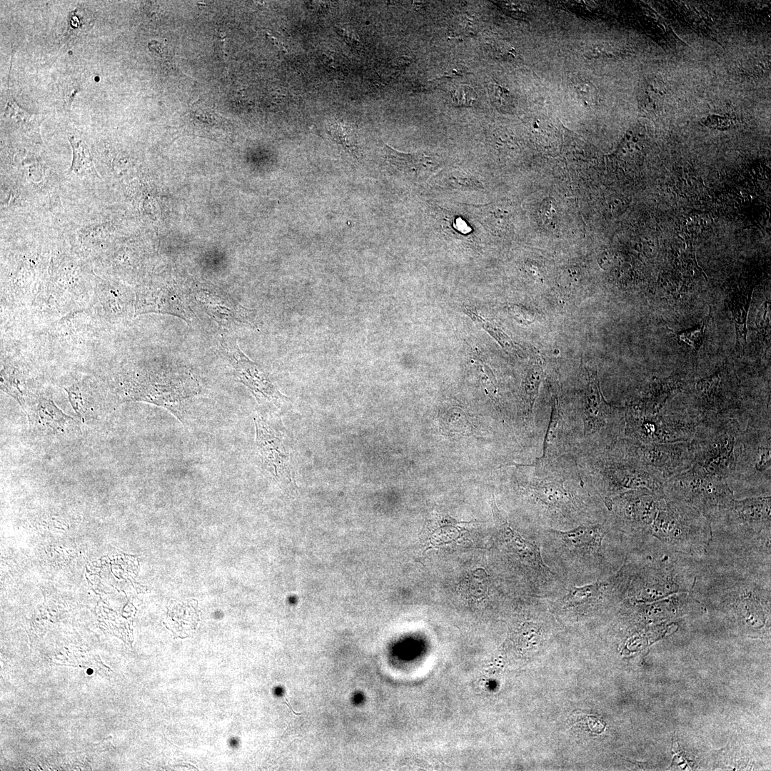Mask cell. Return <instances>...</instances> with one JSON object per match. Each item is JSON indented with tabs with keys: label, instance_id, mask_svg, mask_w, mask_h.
<instances>
[{
	"label": "cell",
	"instance_id": "1",
	"mask_svg": "<svg viewBox=\"0 0 771 771\" xmlns=\"http://www.w3.org/2000/svg\"><path fill=\"white\" fill-rule=\"evenodd\" d=\"M757 431L742 428L732 415L702 420L690 441L693 454L690 468L707 475L747 478L757 443Z\"/></svg>",
	"mask_w": 771,
	"mask_h": 771
},
{
	"label": "cell",
	"instance_id": "2",
	"mask_svg": "<svg viewBox=\"0 0 771 771\" xmlns=\"http://www.w3.org/2000/svg\"><path fill=\"white\" fill-rule=\"evenodd\" d=\"M116 393L121 402L143 401L166 408L183 422V404L200 392L193 374L183 368L132 366L119 374Z\"/></svg>",
	"mask_w": 771,
	"mask_h": 771
},
{
	"label": "cell",
	"instance_id": "3",
	"mask_svg": "<svg viewBox=\"0 0 771 771\" xmlns=\"http://www.w3.org/2000/svg\"><path fill=\"white\" fill-rule=\"evenodd\" d=\"M650 534L671 550L687 555L705 553L712 540L711 522L697 509L665 497Z\"/></svg>",
	"mask_w": 771,
	"mask_h": 771
},
{
	"label": "cell",
	"instance_id": "4",
	"mask_svg": "<svg viewBox=\"0 0 771 771\" xmlns=\"http://www.w3.org/2000/svg\"><path fill=\"white\" fill-rule=\"evenodd\" d=\"M663 490L666 498L697 509L711 523L734 499L726 479L702 474L692 468L667 479Z\"/></svg>",
	"mask_w": 771,
	"mask_h": 771
},
{
	"label": "cell",
	"instance_id": "5",
	"mask_svg": "<svg viewBox=\"0 0 771 771\" xmlns=\"http://www.w3.org/2000/svg\"><path fill=\"white\" fill-rule=\"evenodd\" d=\"M770 496L733 499L713 521L722 520L740 544L770 538ZM712 521V522H713Z\"/></svg>",
	"mask_w": 771,
	"mask_h": 771
},
{
	"label": "cell",
	"instance_id": "6",
	"mask_svg": "<svg viewBox=\"0 0 771 771\" xmlns=\"http://www.w3.org/2000/svg\"><path fill=\"white\" fill-rule=\"evenodd\" d=\"M690 577L682 572L675 560L664 556L645 570L630 597L637 602H654L675 594L689 593L695 582Z\"/></svg>",
	"mask_w": 771,
	"mask_h": 771
},
{
	"label": "cell",
	"instance_id": "7",
	"mask_svg": "<svg viewBox=\"0 0 771 771\" xmlns=\"http://www.w3.org/2000/svg\"><path fill=\"white\" fill-rule=\"evenodd\" d=\"M256 445L262 466L278 483L294 485L292 465L285 436L278 425L266 416L254 417Z\"/></svg>",
	"mask_w": 771,
	"mask_h": 771
},
{
	"label": "cell",
	"instance_id": "8",
	"mask_svg": "<svg viewBox=\"0 0 771 771\" xmlns=\"http://www.w3.org/2000/svg\"><path fill=\"white\" fill-rule=\"evenodd\" d=\"M633 422V432L640 443H667L690 441L700 419L692 414L641 413Z\"/></svg>",
	"mask_w": 771,
	"mask_h": 771
},
{
	"label": "cell",
	"instance_id": "9",
	"mask_svg": "<svg viewBox=\"0 0 771 771\" xmlns=\"http://www.w3.org/2000/svg\"><path fill=\"white\" fill-rule=\"evenodd\" d=\"M640 460L645 468L663 483L692 467L693 454L690 441L640 443Z\"/></svg>",
	"mask_w": 771,
	"mask_h": 771
},
{
	"label": "cell",
	"instance_id": "10",
	"mask_svg": "<svg viewBox=\"0 0 771 771\" xmlns=\"http://www.w3.org/2000/svg\"><path fill=\"white\" fill-rule=\"evenodd\" d=\"M223 347L233 366L237 380L245 385L258 403H271L279 406L286 397L274 386L261 368L239 348L236 341L225 342Z\"/></svg>",
	"mask_w": 771,
	"mask_h": 771
},
{
	"label": "cell",
	"instance_id": "11",
	"mask_svg": "<svg viewBox=\"0 0 771 771\" xmlns=\"http://www.w3.org/2000/svg\"><path fill=\"white\" fill-rule=\"evenodd\" d=\"M148 313L173 315L187 323L194 317L190 295L170 286L145 288L135 295L134 316Z\"/></svg>",
	"mask_w": 771,
	"mask_h": 771
},
{
	"label": "cell",
	"instance_id": "12",
	"mask_svg": "<svg viewBox=\"0 0 771 771\" xmlns=\"http://www.w3.org/2000/svg\"><path fill=\"white\" fill-rule=\"evenodd\" d=\"M665 497L647 489L628 491L620 496V515L628 525L650 534Z\"/></svg>",
	"mask_w": 771,
	"mask_h": 771
},
{
	"label": "cell",
	"instance_id": "13",
	"mask_svg": "<svg viewBox=\"0 0 771 771\" xmlns=\"http://www.w3.org/2000/svg\"><path fill=\"white\" fill-rule=\"evenodd\" d=\"M383 151L385 158L391 167L416 182L428 179L438 164L433 156L424 153H403L386 144Z\"/></svg>",
	"mask_w": 771,
	"mask_h": 771
},
{
	"label": "cell",
	"instance_id": "14",
	"mask_svg": "<svg viewBox=\"0 0 771 771\" xmlns=\"http://www.w3.org/2000/svg\"><path fill=\"white\" fill-rule=\"evenodd\" d=\"M206 311L217 322L225 326L247 322L248 310L236 303L230 296L216 291L204 290L195 295Z\"/></svg>",
	"mask_w": 771,
	"mask_h": 771
},
{
	"label": "cell",
	"instance_id": "15",
	"mask_svg": "<svg viewBox=\"0 0 771 771\" xmlns=\"http://www.w3.org/2000/svg\"><path fill=\"white\" fill-rule=\"evenodd\" d=\"M31 421L41 430L64 435L74 425V420L64 413L49 398L36 395L31 401Z\"/></svg>",
	"mask_w": 771,
	"mask_h": 771
},
{
	"label": "cell",
	"instance_id": "16",
	"mask_svg": "<svg viewBox=\"0 0 771 771\" xmlns=\"http://www.w3.org/2000/svg\"><path fill=\"white\" fill-rule=\"evenodd\" d=\"M493 513L495 521L500 526L503 539L509 548L524 561L530 564L537 570L551 573L550 568L543 562L540 548L533 542L525 540L520 534L512 529L503 519L495 501L493 503Z\"/></svg>",
	"mask_w": 771,
	"mask_h": 771
},
{
	"label": "cell",
	"instance_id": "17",
	"mask_svg": "<svg viewBox=\"0 0 771 771\" xmlns=\"http://www.w3.org/2000/svg\"><path fill=\"white\" fill-rule=\"evenodd\" d=\"M586 399L584 417L585 433L598 430L609 418H613L610 416L613 414L610 408L603 398L596 374H589Z\"/></svg>",
	"mask_w": 771,
	"mask_h": 771
},
{
	"label": "cell",
	"instance_id": "18",
	"mask_svg": "<svg viewBox=\"0 0 771 771\" xmlns=\"http://www.w3.org/2000/svg\"><path fill=\"white\" fill-rule=\"evenodd\" d=\"M76 415L84 421L94 418L99 408V391L91 382L79 381L64 387Z\"/></svg>",
	"mask_w": 771,
	"mask_h": 771
},
{
	"label": "cell",
	"instance_id": "19",
	"mask_svg": "<svg viewBox=\"0 0 771 771\" xmlns=\"http://www.w3.org/2000/svg\"><path fill=\"white\" fill-rule=\"evenodd\" d=\"M573 550L581 552L598 551L605 531L601 525H580L566 531H554Z\"/></svg>",
	"mask_w": 771,
	"mask_h": 771
},
{
	"label": "cell",
	"instance_id": "20",
	"mask_svg": "<svg viewBox=\"0 0 771 771\" xmlns=\"http://www.w3.org/2000/svg\"><path fill=\"white\" fill-rule=\"evenodd\" d=\"M98 298L105 316L117 321L134 313L135 298L121 289L104 286L100 288Z\"/></svg>",
	"mask_w": 771,
	"mask_h": 771
},
{
	"label": "cell",
	"instance_id": "21",
	"mask_svg": "<svg viewBox=\"0 0 771 771\" xmlns=\"http://www.w3.org/2000/svg\"><path fill=\"white\" fill-rule=\"evenodd\" d=\"M427 521L425 528L423 530V541L428 548L442 546L458 540L462 533L460 525L450 517L445 515L442 518H433Z\"/></svg>",
	"mask_w": 771,
	"mask_h": 771
},
{
	"label": "cell",
	"instance_id": "22",
	"mask_svg": "<svg viewBox=\"0 0 771 771\" xmlns=\"http://www.w3.org/2000/svg\"><path fill=\"white\" fill-rule=\"evenodd\" d=\"M1 388L12 396L22 407L34 398L28 393L24 375L14 366L1 363Z\"/></svg>",
	"mask_w": 771,
	"mask_h": 771
},
{
	"label": "cell",
	"instance_id": "23",
	"mask_svg": "<svg viewBox=\"0 0 771 771\" xmlns=\"http://www.w3.org/2000/svg\"><path fill=\"white\" fill-rule=\"evenodd\" d=\"M69 139L73 150L69 171L82 176H98L89 149L84 141L74 136H70Z\"/></svg>",
	"mask_w": 771,
	"mask_h": 771
},
{
	"label": "cell",
	"instance_id": "24",
	"mask_svg": "<svg viewBox=\"0 0 771 771\" xmlns=\"http://www.w3.org/2000/svg\"><path fill=\"white\" fill-rule=\"evenodd\" d=\"M537 499L548 507L561 508L571 501L560 482H545L533 488Z\"/></svg>",
	"mask_w": 771,
	"mask_h": 771
},
{
	"label": "cell",
	"instance_id": "25",
	"mask_svg": "<svg viewBox=\"0 0 771 771\" xmlns=\"http://www.w3.org/2000/svg\"><path fill=\"white\" fill-rule=\"evenodd\" d=\"M333 138L352 154L358 153L357 128L353 124L336 121L328 127Z\"/></svg>",
	"mask_w": 771,
	"mask_h": 771
},
{
	"label": "cell",
	"instance_id": "26",
	"mask_svg": "<svg viewBox=\"0 0 771 771\" xmlns=\"http://www.w3.org/2000/svg\"><path fill=\"white\" fill-rule=\"evenodd\" d=\"M607 583L596 582L580 587H572L565 596V602L570 604H580L600 597L606 590Z\"/></svg>",
	"mask_w": 771,
	"mask_h": 771
},
{
	"label": "cell",
	"instance_id": "27",
	"mask_svg": "<svg viewBox=\"0 0 771 771\" xmlns=\"http://www.w3.org/2000/svg\"><path fill=\"white\" fill-rule=\"evenodd\" d=\"M560 421L561 418L558 412V401L557 399H555L552 406L550 422L544 439L543 453L542 456L538 460L537 463L543 462L550 455V450L553 449V445L555 444L558 440L561 425Z\"/></svg>",
	"mask_w": 771,
	"mask_h": 771
},
{
	"label": "cell",
	"instance_id": "28",
	"mask_svg": "<svg viewBox=\"0 0 771 771\" xmlns=\"http://www.w3.org/2000/svg\"><path fill=\"white\" fill-rule=\"evenodd\" d=\"M706 324L707 320H705L700 325L677 333L678 341L698 351L704 340Z\"/></svg>",
	"mask_w": 771,
	"mask_h": 771
},
{
	"label": "cell",
	"instance_id": "29",
	"mask_svg": "<svg viewBox=\"0 0 771 771\" xmlns=\"http://www.w3.org/2000/svg\"><path fill=\"white\" fill-rule=\"evenodd\" d=\"M466 593L475 595L476 598L485 597L488 589L487 574L482 569H478L465 583Z\"/></svg>",
	"mask_w": 771,
	"mask_h": 771
},
{
	"label": "cell",
	"instance_id": "30",
	"mask_svg": "<svg viewBox=\"0 0 771 771\" xmlns=\"http://www.w3.org/2000/svg\"><path fill=\"white\" fill-rule=\"evenodd\" d=\"M543 369L536 364L533 365L528 371L525 382V390L528 395L530 408L533 406L536 399L538 388L542 379Z\"/></svg>",
	"mask_w": 771,
	"mask_h": 771
},
{
	"label": "cell",
	"instance_id": "31",
	"mask_svg": "<svg viewBox=\"0 0 771 771\" xmlns=\"http://www.w3.org/2000/svg\"><path fill=\"white\" fill-rule=\"evenodd\" d=\"M451 100L458 106L471 107L475 104V91L467 84L458 86L451 94Z\"/></svg>",
	"mask_w": 771,
	"mask_h": 771
},
{
	"label": "cell",
	"instance_id": "32",
	"mask_svg": "<svg viewBox=\"0 0 771 771\" xmlns=\"http://www.w3.org/2000/svg\"><path fill=\"white\" fill-rule=\"evenodd\" d=\"M484 209L485 210L481 212L482 214H484L482 221L488 227L493 226L495 228L499 225L508 223L510 216L505 210H500V208L495 206H486Z\"/></svg>",
	"mask_w": 771,
	"mask_h": 771
},
{
	"label": "cell",
	"instance_id": "33",
	"mask_svg": "<svg viewBox=\"0 0 771 771\" xmlns=\"http://www.w3.org/2000/svg\"><path fill=\"white\" fill-rule=\"evenodd\" d=\"M466 313L470 315L473 321H478L482 326L486 329L505 348H510L512 346L511 341L502 333L498 328L494 327L488 322L483 320L479 316L476 314L473 310L469 308L466 309Z\"/></svg>",
	"mask_w": 771,
	"mask_h": 771
},
{
	"label": "cell",
	"instance_id": "34",
	"mask_svg": "<svg viewBox=\"0 0 771 771\" xmlns=\"http://www.w3.org/2000/svg\"><path fill=\"white\" fill-rule=\"evenodd\" d=\"M490 94L493 104L499 108L508 107L510 104V92L498 84H493L490 85Z\"/></svg>",
	"mask_w": 771,
	"mask_h": 771
}]
</instances>
